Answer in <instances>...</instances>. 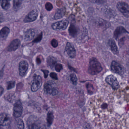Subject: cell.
Segmentation results:
<instances>
[{
  "label": "cell",
  "mask_w": 129,
  "mask_h": 129,
  "mask_svg": "<svg viewBox=\"0 0 129 129\" xmlns=\"http://www.w3.org/2000/svg\"><path fill=\"white\" fill-rule=\"evenodd\" d=\"M11 0H1V6L3 9L8 10L10 6Z\"/></svg>",
  "instance_id": "cell-22"
},
{
  "label": "cell",
  "mask_w": 129,
  "mask_h": 129,
  "mask_svg": "<svg viewBox=\"0 0 129 129\" xmlns=\"http://www.w3.org/2000/svg\"><path fill=\"white\" fill-rule=\"evenodd\" d=\"M103 70L102 66L96 58H92L90 60L88 72L91 75L97 74Z\"/></svg>",
  "instance_id": "cell-2"
},
{
  "label": "cell",
  "mask_w": 129,
  "mask_h": 129,
  "mask_svg": "<svg viewBox=\"0 0 129 129\" xmlns=\"http://www.w3.org/2000/svg\"><path fill=\"white\" fill-rule=\"evenodd\" d=\"M0 91H1V95H2V94H3V92H4V89L3 88H2V86L1 87V89H0Z\"/></svg>",
  "instance_id": "cell-36"
},
{
  "label": "cell",
  "mask_w": 129,
  "mask_h": 129,
  "mask_svg": "<svg viewBox=\"0 0 129 129\" xmlns=\"http://www.w3.org/2000/svg\"><path fill=\"white\" fill-rule=\"evenodd\" d=\"M66 13V9L64 8L57 9L54 16V19L55 20L58 19L62 18Z\"/></svg>",
  "instance_id": "cell-19"
},
{
  "label": "cell",
  "mask_w": 129,
  "mask_h": 129,
  "mask_svg": "<svg viewBox=\"0 0 129 129\" xmlns=\"http://www.w3.org/2000/svg\"><path fill=\"white\" fill-rule=\"evenodd\" d=\"M51 44L53 47L57 48L58 46V42L56 39H54L51 40Z\"/></svg>",
  "instance_id": "cell-32"
},
{
  "label": "cell",
  "mask_w": 129,
  "mask_h": 129,
  "mask_svg": "<svg viewBox=\"0 0 129 129\" xmlns=\"http://www.w3.org/2000/svg\"><path fill=\"white\" fill-rule=\"evenodd\" d=\"M54 116L51 112H49L47 115V122L48 126H50L52 124L54 120Z\"/></svg>",
  "instance_id": "cell-23"
},
{
  "label": "cell",
  "mask_w": 129,
  "mask_h": 129,
  "mask_svg": "<svg viewBox=\"0 0 129 129\" xmlns=\"http://www.w3.org/2000/svg\"><path fill=\"white\" fill-rule=\"evenodd\" d=\"M57 60V58L53 56H49L47 57V66L50 68H53L56 65Z\"/></svg>",
  "instance_id": "cell-17"
},
{
  "label": "cell",
  "mask_w": 129,
  "mask_h": 129,
  "mask_svg": "<svg viewBox=\"0 0 129 129\" xmlns=\"http://www.w3.org/2000/svg\"><path fill=\"white\" fill-rule=\"evenodd\" d=\"M70 80L72 83L73 84L75 85H77L78 79H77L76 75L75 74L72 73L70 74Z\"/></svg>",
  "instance_id": "cell-25"
},
{
  "label": "cell",
  "mask_w": 129,
  "mask_h": 129,
  "mask_svg": "<svg viewBox=\"0 0 129 129\" xmlns=\"http://www.w3.org/2000/svg\"><path fill=\"white\" fill-rule=\"evenodd\" d=\"M15 82L14 81H10L8 82L7 83V89L8 90L11 89L15 86Z\"/></svg>",
  "instance_id": "cell-27"
},
{
  "label": "cell",
  "mask_w": 129,
  "mask_h": 129,
  "mask_svg": "<svg viewBox=\"0 0 129 129\" xmlns=\"http://www.w3.org/2000/svg\"><path fill=\"white\" fill-rule=\"evenodd\" d=\"M33 82L31 86V90L33 92L38 91L42 85V79L40 76L34 74L33 76Z\"/></svg>",
  "instance_id": "cell-5"
},
{
  "label": "cell",
  "mask_w": 129,
  "mask_h": 129,
  "mask_svg": "<svg viewBox=\"0 0 129 129\" xmlns=\"http://www.w3.org/2000/svg\"><path fill=\"white\" fill-rule=\"evenodd\" d=\"M50 76L52 79H54L56 80L58 79L57 75V74L54 73V72L50 73Z\"/></svg>",
  "instance_id": "cell-33"
},
{
  "label": "cell",
  "mask_w": 129,
  "mask_h": 129,
  "mask_svg": "<svg viewBox=\"0 0 129 129\" xmlns=\"http://www.w3.org/2000/svg\"><path fill=\"white\" fill-rule=\"evenodd\" d=\"M45 8L48 11H50L53 8V5L50 2H47L45 4Z\"/></svg>",
  "instance_id": "cell-30"
},
{
  "label": "cell",
  "mask_w": 129,
  "mask_h": 129,
  "mask_svg": "<svg viewBox=\"0 0 129 129\" xmlns=\"http://www.w3.org/2000/svg\"><path fill=\"white\" fill-rule=\"evenodd\" d=\"M23 0H13V7L15 10H18L21 6Z\"/></svg>",
  "instance_id": "cell-24"
},
{
  "label": "cell",
  "mask_w": 129,
  "mask_h": 129,
  "mask_svg": "<svg viewBox=\"0 0 129 129\" xmlns=\"http://www.w3.org/2000/svg\"><path fill=\"white\" fill-rule=\"evenodd\" d=\"M89 1L92 3L98 4H102L105 3L107 1V0H89Z\"/></svg>",
  "instance_id": "cell-29"
},
{
  "label": "cell",
  "mask_w": 129,
  "mask_h": 129,
  "mask_svg": "<svg viewBox=\"0 0 129 129\" xmlns=\"http://www.w3.org/2000/svg\"><path fill=\"white\" fill-rule=\"evenodd\" d=\"M67 53L70 58H74L76 55V51L74 47L69 42L67 43L66 47Z\"/></svg>",
  "instance_id": "cell-12"
},
{
  "label": "cell",
  "mask_w": 129,
  "mask_h": 129,
  "mask_svg": "<svg viewBox=\"0 0 129 129\" xmlns=\"http://www.w3.org/2000/svg\"><path fill=\"white\" fill-rule=\"evenodd\" d=\"M117 7L125 17H129V5L123 2H120L117 5Z\"/></svg>",
  "instance_id": "cell-6"
},
{
  "label": "cell",
  "mask_w": 129,
  "mask_h": 129,
  "mask_svg": "<svg viewBox=\"0 0 129 129\" xmlns=\"http://www.w3.org/2000/svg\"><path fill=\"white\" fill-rule=\"evenodd\" d=\"M69 23V21L67 20H63L53 23L51 28L54 30H64L67 28Z\"/></svg>",
  "instance_id": "cell-7"
},
{
  "label": "cell",
  "mask_w": 129,
  "mask_h": 129,
  "mask_svg": "<svg viewBox=\"0 0 129 129\" xmlns=\"http://www.w3.org/2000/svg\"><path fill=\"white\" fill-rule=\"evenodd\" d=\"M36 35V32L33 29H28L25 33V39L26 41H30L33 39Z\"/></svg>",
  "instance_id": "cell-15"
},
{
  "label": "cell",
  "mask_w": 129,
  "mask_h": 129,
  "mask_svg": "<svg viewBox=\"0 0 129 129\" xmlns=\"http://www.w3.org/2000/svg\"><path fill=\"white\" fill-rule=\"evenodd\" d=\"M108 45L110 48L111 51L114 54H117L119 52L118 48L116 44V42L114 39H110L108 41Z\"/></svg>",
  "instance_id": "cell-16"
},
{
  "label": "cell",
  "mask_w": 129,
  "mask_h": 129,
  "mask_svg": "<svg viewBox=\"0 0 129 129\" xmlns=\"http://www.w3.org/2000/svg\"><path fill=\"white\" fill-rule=\"evenodd\" d=\"M44 91L48 94L55 95L58 93L57 85L52 81H48L44 85Z\"/></svg>",
  "instance_id": "cell-3"
},
{
  "label": "cell",
  "mask_w": 129,
  "mask_h": 129,
  "mask_svg": "<svg viewBox=\"0 0 129 129\" xmlns=\"http://www.w3.org/2000/svg\"><path fill=\"white\" fill-rule=\"evenodd\" d=\"M38 11L36 9L33 10L25 17L23 20V22L25 23H29L35 21L38 17Z\"/></svg>",
  "instance_id": "cell-9"
},
{
  "label": "cell",
  "mask_w": 129,
  "mask_h": 129,
  "mask_svg": "<svg viewBox=\"0 0 129 129\" xmlns=\"http://www.w3.org/2000/svg\"><path fill=\"white\" fill-rule=\"evenodd\" d=\"M63 67L62 64L58 63L56 64L55 66V70L56 71L58 72H60L63 69Z\"/></svg>",
  "instance_id": "cell-31"
},
{
  "label": "cell",
  "mask_w": 129,
  "mask_h": 129,
  "mask_svg": "<svg viewBox=\"0 0 129 129\" xmlns=\"http://www.w3.org/2000/svg\"><path fill=\"white\" fill-rule=\"evenodd\" d=\"M42 38V33L41 32L33 40V42H34V43H38V42H39L41 41Z\"/></svg>",
  "instance_id": "cell-28"
},
{
  "label": "cell",
  "mask_w": 129,
  "mask_h": 129,
  "mask_svg": "<svg viewBox=\"0 0 129 129\" xmlns=\"http://www.w3.org/2000/svg\"><path fill=\"white\" fill-rule=\"evenodd\" d=\"M20 42L19 39H14L11 42L10 44L8 47V51L10 52L15 51L20 47Z\"/></svg>",
  "instance_id": "cell-13"
},
{
  "label": "cell",
  "mask_w": 129,
  "mask_h": 129,
  "mask_svg": "<svg viewBox=\"0 0 129 129\" xmlns=\"http://www.w3.org/2000/svg\"><path fill=\"white\" fill-rule=\"evenodd\" d=\"M10 120V117L8 114L5 113L1 114L0 117V124L1 126H6L8 125Z\"/></svg>",
  "instance_id": "cell-14"
},
{
  "label": "cell",
  "mask_w": 129,
  "mask_h": 129,
  "mask_svg": "<svg viewBox=\"0 0 129 129\" xmlns=\"http://www.w3.org/2000/svg\"><path fill=\"white\" fill-rule=\"evenodd\" d=\"M17 125L18 129H23L24 128V123L21 119H18L17 120Z\"/></svg>",
  "instance_id": "cell-26"
},
{
  "label": "cell",
  "mask_w": 129,
  "mask_h": 129,
  "mask_svg": "<svg viewBox=\"0 0 129 129\" xmlns=\"http://www.w3.org/2000/svg\"><path fill=\"white\" fill-rule=\"evenodd\" d=\"M29 68V64L27 61L23 60L21 61L19 64V71L20 76L23 77L26 75Z\"/></svg>",
  "instance_id": "cell-11"
},
{
  "label": "cell",
  "mask_w": 129,
  "mask_h": 129,
  "mask_svg": "<svg viewBox=\"0 0 129 129\" xmlns=\"http://www.w3.org/2000/svg\"><path fill=\"white\" fill-rule=\"evenodd\" d=\"M111 68L112 72L120 75H122L125 72V69L123 66L115 61L111 63Z\"/></svg>",
  "instance_id": "cell-4"
},
{
  "label": "cell",
  "mask_w": 129,
  "mask_h": 129,
  "mask_svg": "<svg viewBox=\"0 0 129 129\" xmlns=\"http://www.w3.org/2000/svg\"><path fill=\"white\" fill-rule=\"evenodd\" d=\"M69 32L70 36L73 37H75L78 32L77 28L73 24H71L69 28Z\"/></svg>",
  "instance_id": "cell-21"
},
{
  "label": "cell",
  "mask_w": 129,
  "mask_h": 129,
  "mask_svg": "<svg viewBox=\"0 0 129 129\" xmlns=\"http://www.w3.org/2000/svg\"><path fill=\"white\" fill-rule=\"evenodd\" d=\"M36 60L37 64H39L41 63V59L39 57H38L36 58Z\"/></svg>",
  "instance_id": "cell-35"
},
{
  "label": "cell",
  "mask_w": 129,
  "mask_h": 129,
  "mask_svg": "<svg viewBox=\"0 0 129 129\" xmlns=\"http://www.w3.org/2000/svg\"><path fill=\"white\" fill-rule=\"evenodd\" d=\"M22 106L20 101L16 102L14 105L13 116L16 118L20 117L22 115Z\"/></svg>",
  "instance_id": "cell-8"
},
{
  "label": "cell",
  "mask_w": 129,
  "mask_h": 129,
  "mask_svg": "<svg viewBox=\"0 0 129 129\" xmlns=\"http://www.w3.org/2000/svg\"><path fill=\"white\" fill-rule=\"evenodd\" d=\"M10 29L7 27H4L2 29L0 32V36L1 38L5 39L10 33Z\"/></svg>",
  "instance_id": "cell-20"
},
{
  "label": "cell",
  "mask_w": 129,
  "mask_h": 129,
  "mask_svg": "<svg viewBox=\"0 0 129 129\" xmlns=\"http://www.w3.org/2000/svg\"><path fill=\"white\" fill-rule=\"evenodd\" d=\"M41 71H42L43 72V73H44V76L45 78H47V77L48 76L49 71H48L47 70H42Z\"/></svg>",
  "instance_id": "cell-34"
},
{
  "label": "cell",
  "mask_w": 129,
  "mask_h": 129,
  "mask_svg": "<svg viewBox=\"0 0 129 129\" xmlns=\"http://www.w3.org/2000/svg\"><path fill=\"white\" fill-rule=\"evenodd\" d=\"M106 82L111 86L114 89H117L119 88V82L116 78L113 75H110L108 76L105 79Z\"/></svg>",
  "instance_id": "cell-10"
},
{
  "label": "cell",
  "mask_w": 129,
  "mask_h": 129,
  "mask_svg": "<svg viewBox=\"0 0 129 129\" xmlns=\"http://www.w3.org/2000/svg\"><path fill=\"white\" fill-rule=\"evenodd\" d=\"M28 129H45V126L39 118L35 116L30 117L27 122Z\"/></svg>",
  "instance_id": "cell-1"
},
{
  "label": "cell",
  "mask_w": 129,
  "mask_h": 129,
  "mask_svg": "<svg viewBox=\"0 0 129 129\" xmlns=\"http://www.w3.org/2000/svg\"><path fill=\"white\" fill-rule=\"evenodd\" d=\"M128 33L127 31L125 29V28L122 26H119L117 27L115 30L114 33V38L117 39L119 38V36L123 33Z\"/></svg>",
  "instance_id": "cell-18"
}]
</instances>
